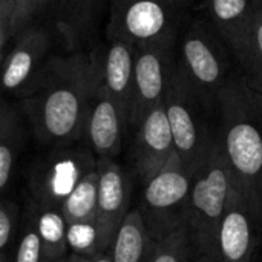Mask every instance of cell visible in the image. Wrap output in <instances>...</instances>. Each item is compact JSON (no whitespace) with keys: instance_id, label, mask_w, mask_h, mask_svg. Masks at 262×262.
I'll return each instance as SVG.
<instances>
[{"instance_id":"obj_1","label":"cell","mask_w":262,"mask_h":262,"mask_svg":"<svg viewBox=\"0 0 262 262\" xmlns=\"http://www.w3.org/2000/svg\"><path fill=\"white\" fill-rule=\"evenodd\" d=\"M97 86V69L89 51L49 55L18 95L37 141L51 149L80 143Z\"/></svg>"},{"instance_id":"obj_2","label":"cell","mask_w":262,"mask_h":262,"mask_svg":"<svg viewBox=\"0 0 262 262\" xmlns=\"http://www.w3.org/2000/svg\"><path fill=\"white\" fill-rule=\"evenodd\" d=\"M213 114L233 186L262 220V94L236 72L218 91Z\"/></svg>"},{"instance_id":"obj_3","label":"cell","mask_w":262,"mask_h":262,"mask_svg":"<svg viewBox=\"0 0 262 262\" xmlns=\"http://www.w3.org/2000/svg\"><path fill=\"white\" fill-rule=\"evenodd\" d=\"M233 189L232 173L215 134L207 155L193 177L186 227L195 262H213L216 232Z\"/></svg>"},{"instance_id":"obj_4","label":"cell","mask_w":262,"mask_h":262,"mask_svg":"<svg viewBox=\"0 0 262 262\" xmlns=\"http://www.w3.org/2000/svg\"><path fill=\"white\" fill-rule=\"evenodd\" d=\"M177 57L183 72L213 109L218 91L238 72L226 38L195 11L178 38Z\"/></svg>"},{"instance_id":"obj_5","label":"cell","mask_w":262,"mask_h":262,"mask_svg":"<svg viewBox=\"0 0 262 262\" xmlns=\"http://www.w3.org/2000/svg\"><path fill=\"white\" fill-rule=\"evenodd\" d=\"M163 103L175 152L187 172L195 177L215 137V129H212L207 118L209 112H213V109L203 100L178 63L166 89Z\"/></svg>"},{"instance_id":"obj_6","label":"cell","mask_w":262,"mask_h":262,"mask_svg":"<svg viewBox=\"0 0 262 262\" xmlns=\"http://www.w3.org/2000/svg\"><path fill=\"white\" fill-rule=\"evenodd\" d=\"M193 14L195 9L167 0H111L104 35L134 46L178 43Z\"/></svg>"},{"instance_id":"obj_7","label":"cell","mask_w":262,"mask_h":262,"mask_svg":"<svg viewBox=\"0 0 262 262\" xmlns=\"http://www.w3.org/2000/svg\"><path fill=\"white\" fill-rule=\"evenodd\" d=\"M193 177L175 152L164 167L144 184L140 209L154 241L186 226Z\"/></svg>"},{"instance_id":"obj_8","label":"cell","mask_w":262,"mask_h":262,"mask_svg":"<svg viewBox=\"0 0 262 262\" xmlns=\"http://www.w3.org/2000/svg\"><path fill=\"white\" fill-rule=\"evenodd\" d=\"M97 169V157L88 146L71 144L52 147L37 160L28 175L31 201L37 206L61 209L75 186Z\"/></svg>"},{"instance_id":"obj_9","label":"cell","mask_w":262,"mask_h":262,"mask_svg":"<svg viewBox=\"0 0 262 262\" xmlns=\"http://www.w3.org/2000/svg\"><path fill=\"white\" fill-rule=\"evenodd\" d=\"M177 63V43L137 46L129 107L130 129H137L144 117L163 101Z\"/></svg>"},{"instance_id":"obj_10","label":"cell","mask_w":262,"mask_h":262,"mask_svg":"<svg viewBox=\"0 0 262 262\" xmlns=\"http://www.w3.org/2000/svg\"><path fill=\"white\" fill-rule=\"evenodd\" d=\"M261 229L259 215L233 186L216 232L213 262L253 261Z\"/></svg>"},{"instance_id":"obj_11","label":"cell","mask_w":262,"mask_h":262,"mask_svg":"<svg viewBox=\"0 0 262 262\" xmlns=\"http://www.w3.org/2000/svg\"><path fill=\"white\" fill-rule=\"evenodd\" d=\"M111 0H54L49 20L66 54L89 51L97 45V35L107 14Z\"/></svg>"},{"instance_id":"obj_12","label":"cell","mask_w":262,"mask_h":262,"mask_svg":"<svg viewBox=\"0 0 262 262\" xmlns=\"http://www.w3.org/2000/svg\"><path fill=\"white\" fill-rule=\"evenodd\" d=\"M14 38L15 43L0 64V89L18 97L48 60L52 35L37 21L23 28Z\"/></svg>"},{"instance_id":"obj_13","label":"cell","mask_w":262,"mask_h":262,"mask_svg":"<svg viewBox=\"0 0 262 262\" xmlns=\"http://www.w3.org/2000/svg\"><path fill=\"white\" fill-rule=\"evenodd\" d=\"M129 127L127 115L120 104L98 84L91 97L83 140L98 158H115Z\"/></svg>"},{"instance_id":"obj_14","label":"cell","mask_w":262,"mask_h":262,"mask_svg":"<svg viewBox=\"0 0 262 262\" xmlns=\"http://www.w3.org/2000/svg\"><path fill=\"white\" fill-rule=\"evenodd\" d=\"M98 172V206H97V226L101 233L103 244L109 247L129 213L130 201V178L112 158L97 160Z\"/></svg>"},{"instance_id":"obj_15","label":"cell","mask_w":262,"mask_h":262,"mask_svg":"<svg viewBox=\"0 0 262 262\" xmlns=\"http://www.w3.org/2000/svg\"><path fill=\"white\" fill-rule=\"evenodd\" d=\"M175 154L164 103L155 106L135 129L132 158L137 175L146 184Z\"/></svg>"},{"instance_id":"obj_16","label":"cell","mask_w":262,"mask_h":262,"mask_svg":"<svg viewBox=\"0 0 262 262\" xmlns=\"http://www.w3.org/2000/svg\"><path fill=\"white\" fill-rule=\"evenodd\" d=\"M137 46L123 40H106L89 49L95 63L98 84L120 104L129 120L134 63Z\"/></svg>"},{"instance_id":"obj_17","label":"cell","mask_w":262,"mask_h":262,"mask_svg":"<svg viewBox=\"0 0 262 262\" xmlns=\"http://www.w3.org/2000/svg\"><path fill=\"white\" fill-rule=\"evenodd\" d=\"M262 0H198L195 11L203 14L230 45L247 28Z\"/></svg>"},{"instance_id":"obj_18","label":"cell","mask_w":262,"mask_h":262,"mask_svg":"<svg viewBox=\"0 0 262 262\" xmlns=\"http://www.w3.org/2000/svg\"><path fill=\"white\" fill-rule=\"evenodd\" d=\"M229 46L238 74L250 88L262 94V3L247 28Z\"/></svg>"},{"instance_id":"obj_19","label":"cell","mask_w":262,"mask_h":262,"mask_svg":"<svg viewBox=\"0 0 262 262\" xmlns=\"http://www.w3.org/2000/svg\"><path fill=\"white\" fill-rule=\"evenodd\" d=\"M152 243L140 209H134L121 223L107 253L112 262H146Z\"/></svg>"},{"instance_id":"obj_20","label":"cell","mask_w":262,"mask_h":262,"mask_svg":"<svg viewBox=\"0 0 262 262\" xmlns=\"http://www.w3.org/2000/svg\"><path fill=\"white\" fill-rule=\"evenodd\" d=\"M28 210L34 220L35 230L41 244V255L45 262H57L68 256V223L61 209L37 206L32 201L28 204Z\"/></svg>"},{"instance_id":"obj_21","label":"cell","mask_w":262,"mask_h":262,"mask_svg":"<svg viewBox=\"0 0 262 262\" xmlns=\"http://www.w3.org/2000/svg\"><path fill=\"white\" fill-rule=\"evenodd\" d=\"M23 123L18 111L9 103L0 104V192L5 190L15 160L23 147Z\"/></svg>"},{"instance_id":"obj_22","label":"cell","mask_w":262,"mask_h":262,"mask_svg":"<svg viewBox=\"0 0 262 262\" xmlns=\"http://www.w3.org/2000/svg\"><path fill=\"white\" fill-rule=\"evenodd\" d=\"M98 206V172H89L71 192L61 206L63 216L68 224L94 221Z\"/></svg>"},{"instance_id":"obj_23","label":"cell","mask_w":262,"mask_h":262,"mask_svg":"<svg viewBox=\"0 0 262 262\" xmlns=\"http://www.w3.org/2000/svg\"><path fill=\"white\" fill-rule=\"evenodd\" d=\"M68 250L69 253L94 258L100 253H106V247L101 239L97 221H81L68 224L66 232Z\"/></svg>"},{"instance_id":"obj_24","label":"cell","mask_w":262,"mask_h":262,"mask_svg":"<svg viewBox=\"0 0 262 262\" xmlns=\"http://www.w3.org/2000/svg\"><path fill=\"white\" fill-rule=\"evenodd\" d=\"M192 246L186 226L173 230L167 236L154 241L146 262H189Z\"/></svg>"},{"instance_id":"obj_25","label":"cell","mask_w":262,"mask_h":262,"mask_svg":"<svg viewBox=\"0 0 262 262\" xmlns=\"http://www.w3.org/2000/svg\"><path fill=\"white\" fill-rule=\"evenodd\" d=\"M21 232L14 252V262H45L41 255V244L35 230L34 220L26 209V218L21 224Z\"/></svg>"},{"instance_id":"obj_26","label":"cell","mask_w":262,"mask_h":262,"mask_svg":"<svg viewBox=\"0 0 262 262\" xmlns=\"http://www.w3.org/2000/svg\"><path fill=\"white\" fill-rule=\"evenodd\" d=\"M54 0H20L18 9L9 28V38H14L23 28L48 17Z\"/></svg>"},{"instance_id":"obj_27","label":"cell","mask_w":262,"mask_h":262,"mask_svg":"<svg viewBox=\"0 0 262 262\" xmlns=\"http://www.w3.org/2000/svg\"><path fill=\"white\" fill-rule=\"evenodd\" d=\"M17 226V207L0 200V262H8V249L14 239Z\"/></svg>"},{"instance_id":"obj_28","label":"cell","mask_w":262,"mask_h":262,"mask_svg":"<svg viewBox=\"0 0 262 262\" xmlns=\"http://www.w3.org/2000/svg\"><path fill=\"white\" fill-rule=\"evenodd\" d=\"M18 5H20V0H0L2 17H3V21H5V28H6L8 35H9L11 23H12V20L15 17V12L18 9Z\"/></svg>"},{"instance_id":"obj_29","label":"cell","mask_w":262,"mask_h":262,"mask_svg":"<svg viewBox=\"0 0 262 262\" xmlns=\"http://www.w3.org/2000/svg\"><path fill=\"white\" fill-rule=\"evenodd\" d=\"M9 40V35L6 32V28H5V21H3V17H2V9H0V64L5 58V48H6V43Z\"/></svg>"},{"instance_id":"obj_30","label":"cell","mask_w":262,"mask_h":262,"mask_svg":"<svg viewBox=\"0 0 262 262\" xmlns=\"http://www.w3.org/2000/svg\"><path fill=\"white\" fill-rule=\"evenodd\" d=\"M66 262H92V258H86V256H80V255L69 253L66 256Z\"/></svg>"},{"instance_id":"obj_31","label":"cell","mask_w":262,"mask_h":262,"mask_svg":"<svg viewBox=\"0 0 262 262\" xmlns=\"http://www.w3.org/2000/svg\"><path fill=\"white\" fill-rule=\"evenodd\" d=\"M167 2H172V3H177V5L186 6V8H190V9H195V8H196V2H198V0H167Z\"/></svg>"},{"instance_id":"obj_32","label":"cell","mask_w":262,"mask_h":262,"mask_svg":"<svg viewBox=\"0 0 262 262\" xmlns=\"http://www.w3.org/2000/svg\"><path fill=\"white\" fill-rule=\"evenodd\" d=\"M92 262H112V258H111V255L106 252V253H100V255L94 256V258H92Z\"/></svg>"},{"instance_id":"obj_33","label":"cell","mask_w":262,"mask_h":262,"mask_svg":"<svg viewBox=\"0 0 262 262\" xmlns=\"http://www.w3.org/2000/svg\"><path fill=\"white\" fill-rule=\"evenodd\" d=\"M3 103V98H2V94H0V104Z\"/></svg>"},{"instance_id":"obj_34","label":"cell","mask_w":262,"mask_h":262,"mask_svg":"<svg viewBox=\"0 0 262 262\" xmlns=\"http://www.w3.org/2000/svg\"><path fill=\"white\" fill-rule=\"evenodd\" d=\"M57 262H66V258H64V259H61V261H57Z\"/></svg>"}]
</instances>
